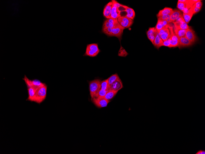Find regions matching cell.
I'll return each mask as SVG.
<instances>
[{
  "mask_svg": "<svg viewBox=\"0 0 205 154\" xmlns=\"http://www.w3.org/2000/svg\"><path fill=\"white\" fill-rule=\"evenodd\" d=\"M112 5L116 7L117 8L120 9V8L123 6V5L120 4L118 2L115 0H113L112 1Z\"/></svg>",
  "mask_w": 205,
  "mask_h": 154,
  "instance_id": "cell-32",
  "label": "cell"
},
{
  "mask_svg": "<svg viewBox=\"0 0 205 154\" xmlns=\"http://www.w3.org/2000/svg\"><path fill=\"white\" fill-rule=\"evenodd\" d=\"M185 37L193 44L196 40V37L195 32L191 27L187 30Z\"/></svg>",
  "mask_w": 205,
  "mask_h": 154,
  "instance_id": "cell-13",
  "label": "cell"
},
{
  "mask_svg": "<svg viewBox=\"0 0 205 154\" xmlns=\"http://www.w3.org/2000/svg\"><path fill=\"white\" fill-rule=\"evenodd\" d=\"M112 28L109 27L102 28V32L106 35L111 36Z\"/></svg>",
  "mask_w": 205,
  "mask_h": 154,
  "instance_id": "cell-30",
  "label": "cell"
},
{
  "mask_svg": "<svg viewBox=\"0 0 205 154\" xmlns=\"http://www.w3.org/2000/svg\"><path fill=\"white\" fill-rule=\"evenodd\" d=\"M118 92L114 91L108 90L104 98L108 100H110L114 98Z\"/></svg>",
  "mask_w": 205,
  "mask_h": 154,
  "instance_id": "cell-24",
  "label": "cell"
},
{
  "mask_svg": "<svg viewBox=\"0 0 205 154\" xmlns=\"http://www.w3.org/2000/svg\"><path fill=\"white\" fill-rule=\"evenodd\" d=\"M101 82L99 80L97 79L89 82V90L91 99L95 98L96 94L101 89Z\"/></svg>",
  "mask_w": 205,
  "mask_h": 154,
  "instance_id": "cell-2",
  "label": "cell"
},
{
  "mask_svg": "<svg viewBox=\"0 0 205 154\" xmlns=\"http://www.w3.org/2000/svg\"><path fill=\"white\" fill-rule=\"evenodd\" d=\"M124 7L125 9L124 11H126L127 13V15L125 16L133 20L135 18L136 15L135 11L132 8L126 6L124 5Z\"/></svg>",
  "mask_w": 205,
  "mask_h": 154,
  "instance_id": "cell-19",
  "label": "cell"
},
{
  "mask_svg": "<svg viewBox=\"0 0 205 154\" xmlns=\"http://www.w3.org/2000/svg\"><path fill=\"white\" fill-rule=\"evenodd\" d=\"M101 89L106 91H108L109 88V85L108 79L104 80L101 82Z\"/></svg>",
  "mask_w": 205,
  "mask_h": 154,
  "instance_id": "cell-28",
  "label": "cell"
},
{
  "mask_svg": "<svg viewBox=\"0 0 205 154\" xmlns=\"http://www.w3.org/2000/svg\"><path fill=\"white\" fill-rule=\"evenodd\" d=\"M23 79L25 82L27 87H31L38 89L40 87L43 86L45 84V83L41 82L37 79L32 80H30L25 75Z\"/></svg>",
  "mask_w": 205,
  "mask_h": 154,
  "instance_id": "cell-5",
  "label": "cell"
},
{
  "mask_svg": "<svg viewBox=\"0 0 205 154\" xmlns=\"http://www.w3.org/2000/svg\"><path fill=\"white\" fill-rule=\"evenodd\" d=\"M173 10L172 8L166 7L164 9L162 10L159 12L157 14V17H159L162 15H170L172 13Z\"/></svg>",
  "mask_w": 205,
  "mask_h": 154,
  "instance_id": "cell-21",
  "label": "cell"
},
{
  "mask_svg": "<svg viewBox=\"0 0 205 154\" xmlns=\"http://www.w3.org/2000/svg\"><path fill=\"white\" fill-rule=\"evenodd\" d=\"M192 9L194 15L198 13V12H199L200 10L201 9L200 8H199L197 7H196L192 6Z\"/></svg>",
  "mask_w": 205,
  "mask_h": 154,
  "instance_id": "cell-35",
  "label": "cell"
},
{
  "mask_svg": "<svg viewBox=\"0 0 205 154\" xmlns=\"http://www.w3.org/2000/svg\"><path fill=\"white\" fill-rule=\"evenodd\" d=\"M121 11L119 8H117L114 6H112L111 18L112 19H117L120 16H121Z\"/></svg>",
  "mask_w": 205,
  "mask_h": 154,
  "instance_id": "cell-18",
  "label": "cell"
},
{
  "mask_svg": "<svg viewBox=\"0 0 205 154\" xmlns=\"http://www.w3.org/2000/svg\"><path fill=\"white\" fill-rule=\"evenodd\" d=\"M184 19L185 22L188 24L189 23L191 20L194 14L192 13L191 7L188 11L186 14H183Z\"/></svg>",
  "mask_w": 205,
  "mask_h": 154,
  "instance_id": "cell-22",
  "label": "cell"
},
{
  "mask_svg": "<svg viewBox=\"0 0 205 154\" xmlns=\"http://www.w3.org/2000/svg\"><path fill=\"white\" fill-rule=\"evenodd\" d=\"M117 22V23H118ZM111 24L106 19L104 22L102 28H106L110 27L112 28H114L116 24Z\"/></svg>",
  "mask_w": 205,
  "mask_h": 154,
  "instance_id": "cell-29",
  "label": "cell"
},
{
  "mask_svg": "<svg viewBox=\"0 0 205 154\" xmlns=\"http://www.w3.org/2000/svg\"><path fill=\"white\" fill-rule=\"evenodd\" d=\"M91 100L97 107L101 108L106 107L110 102L104 98H94L91 99Z\"/></svg>",
  "mask_w": 205,
  "mask_h": 154,
  "instance_id": "cell-9",
  "label": "cell"
},
{
  "mask_svg": "<svg viewBox=\"0 0 205 154\" xmlns=\"http://www.w3.org/2000/svg\"><path fill=\"white\" fill-rule=\"evenodd\" d=\"M98 44H92L87 45L84 56L91 57L97 56L100 52Z\"/></svg>",
  "mask_w": 205,
  "mask_h": 154,
  "instance_id": "cell-3",
  "label": "cell"
},
{
  "mask_svg": "<svg viewBox=\"0 0 205 154\" xmlns=\"http://www.w3.org/2000/svg\"><path fill=\"white\" fill-rule=\"evenodd\" d=\"M107 20L111 24H115L117 22H118V19H114L112 18L107 19Z\"/></svg>",
  "mask_w": 205,
  "mask_h": 154,
  "instance_id": "cell-34",
  "label": "cell"
},
{
  "mask_svg": "<svg viewBox=\"0 0 205 154\" xmlns=\"http://www.w3.org/2000/svg\"><path fill=\"white\" fill-rule=\"evenodd\" d=\"M158 33L156 27H150L146 32L148 39L154 44V41Z\"/></svg>",
  "mask_w": 205,
  "mask_h": 154,
  "instance_id": "cell-12",
  "label": "cell"
},
{
  "mask_svg": "<svg viewBox=\"0 0 205 154\" xmlns=\"http://www.w3.org/2000/svg\"><path fill=\"white\" fill-rule=\"evenodd\" d=\"M159 35L164 42L168 40L170 38V32L168 27L163 28L158 32Z\"/></svg>",
  "mask_w": 205,
  "mask_h": 154,
  "instance_id": "cell-11",
  "label": "cell"
},
{
  "mask_svg": "<svg viewBox=\"0 0 205 154\" xmlns=\"http://www.w3.org/2000/svg\"><path fill=\"white\" fill-rule=\"evenodd\" d=\"M173 23L174 24V27L178 29L187 30L190 27L185 22L183 16Z\"/></svg>",
  "mask_w": 205,
  "mask_h": 154,
  "instance_id": "cell-7",
  "label": "cell"
},
{
  "mask_svg": "<svg viewBox=\"0 0 205 154\" xmlns=\"http://www.w3.org/2000/svg\"><path fill=\"white\" fill-rule=\"evenodd\" d=\"M128 55L127 52L123 47H121V48L118 53V56L121 57H126Z\"/></svg>",
  "mask_w": 205,
  "mask_h": 154,
  "instance_id": "cell-31",
  "label": "cell"
},
{
  "mask_svg": "<svg viewBox=\"0 0 205 154\" xmlns=\"http://www.w3.org/2000/svg\"><path fill=\"white\" fill-rule=\"evenodd\" d=\"M193 44L185 37L179 39L178 47L179 48L189 47Z\"/></svg>",
  "mask_w": 205,
  "mask_h": 154,
  "instance_id": "cell-14",
  "label": "cell"
},
{
  "mask_svg": "<svg viewBox=\"0 0 205 154\" xmlns=\"http://www.w3.org/2000/svg\"><path fill=\"white\" fill-rule=\"evenodd\" d=\"M108 91L100 89L97 93L96 94L95 98H104Z\"/></svg>",
  "mask_w": 205,
  "mask_h": 154,
  "instance_id": "cell-27",
  "label": "cell"
},
{
  "mask_svg": "<svg viewBox=\"0 0 205 154\" xmlns=\"http://www.w3.org/2000/svg\"><path fill=\"white\" fill-rule=\"evenodd\" d=\"M171 23H170L169 26V29L170 32V36L168 40L170 44L171 48H174L178 47L179 38L175 34L174 30V26L171 25Z\"/></svg>",
  "mask_w": 205,
  "mask_h": 154,
  "instance_id": "cell-4",
  "label": "cell"
},
{
  "mask_svg": "<svg viewBox=\"0 0 205 154\" xmlns=\"http://www.w3.org/2000/svg\"><path fill=\"white\" fill-rule=\"evenodd\" d=\"M170 19L171 22H174L177 19L183 16L182 12L177 9L173 10L172 13L170 15Z\"/></svg>",
  "mask_w": 205,
  "mask_h": 154,
  "instance_id": "cell-17",
  "label": "cell"
},
{
  "mask_svg": "<svg viewBox=\"0 0 205 154\" xmlns=\"http://www.w3.org/2000/svg\"><path fill=\"white\" fill-rule=\"evenodd\" d=\"M125 28L121 26L118 22L114 28H112L111 36H114L120 39L122 35Z\"/></svg>",
  "mask_w": 205,
  "mask_h": 154,
  "instance_id": "cell-8",
  "label": "cell"
},
{
  "mask_svg": "<svg viewBox=\"0 0 205 154\" xmlns=\"http://www.w3.org/2000/svg\"><path fill=\"white\" fill-rule=\"evenodd\" d=\"M162 46H165L171 48L170 44L168 40L164 42Z\"/></svg>",
  "mask_w": 205,
  "mask_h": 154,
  "instance_id": "cell-36",
  "label": "cell"
},
{
  "mask_svg": "<svg viewBox=\"0 0 205 154\" xmlns=\"http://www.w3.org/2000/svg\"><path fill=\"white\" fill-rule=\"evenodd\" d=\"M195 154H205V151L202 150H200Z\"/></svg>",
  "mask_w": 205,
  "mask_h": 154,
  "instance_id": "cell-37",
  "label": "cell"
},
{
  "mask_svg": "<svg viewBox=\"0 0 205 154\" xmlns=\"http://www.w3.org/2000/svg\"><path fill=\"white\" fill-rule=\"evenodd\" d=\"M163 43H164V41L162 39L158 32L155 39H154L153 45L156 48L159 49L162 46Z\"/></svg>",
  "mask_w": 205,
  "mask_h": 154,
  "instance_id": "cell-20",
  "label": "cell"
},
{
  "mask_svg": "<svg viewBox=\"0 0 205 154\" xmlns=\"http://www.w3.org/2000/svg\"><path fill=\"white\" fill-rule=\"evenodd\" d=\"M28 96L27 101L33 102L35 95L37 89L31 87H27Z\"/></svg>",
  "mask_w": 205,
  "mask_h": 154,
  "instance_id": "cell-15",
  "label": "cell"
},
{
  "mask_svg": "<svg viewBox=\"0 0 205 154\" xmlns=\"http://www.w3.org/2000/svg\"><path fill=\"white\" fill-rule=\"evenodd\" d=\"M123 85L122 81L120 79L113 83L109 86L108 90H111L118 92L123 88Z\"/></svg>",
  "mask_w": 205,
  "mask_h": 154,
  "instance_id": "cell-10",
  "label": "cell"
},
{
  "mask_svg": "<svg viewBox=\"0 0 205 154\" xmlns=\"http://www.w3.org/2000/svg\"><path fill=\"white\" fill-rule=\"evenodd\" d=\"M201 1H200L197 2H196L194 4L193 6L197 7L200 9H201V8L202 7L203 4L202 3Z\"/></svg>",
  "mask_w": 205,
  "mask_h": 154,
  "instance_id": "cell-33",
  "label": "cell"
},
{
  "mask_svg": "<svg viewBox=\"0 0 205 154\" xmlns=\"http://www.w3.org/2000/svg\"><path fill=\"white\" fill-rule=\"evenodd\" d=\"M158 19L163 21H166L169 23L171 22L170 19V15H165L158 17Z\"/></svg>",
  "mask_w": 205,
  "mask_h": 154,
  "instance_id": "cell-26",
  "label": "cell"
},
{
  "mask_svg": "<svg viewBox=\"0 0 205 154\" xmlns=\"http://www.w3.org/2000/svg\"><path fill=\"white\" fill-rule=\"evenodd\" d=\"M174 30L175 33L179 39L182 37H185L187 30L178 29L175 28L174 26Z\"/></svg>",
  "mask_w": 205,
  "mask_h": 154,
  "instance_id": "cell-23",
  "label": "cell"
},
{
  "mask_svg": "<svg viewBox=\"0 0 205 154\" xmlns=\"http://www.w3.org/2000/svg\"><path fill=\"white\" fill-rule=\"evenodd\" d=\"M112 3V1L108 3L104 8L103 15L107 19L111 18V15Z\"/></svg>",
  "mask_w": 205,
  "mask_h": 154,
  "instance_id": "cell-16",
  "label": "cell"
},
{
  "mask_svg": "<svg viewBox=\"0 0 205 154\" xmlns=\"http://www.w3.org/2000/svg\"><path fill=\"white\" fill-rule=\"evenodd\" d=\"M47 86L45 84L40 87L36 91L33 102L40 104L43 102L46 98Z\"/></svg>",
  "mask_w": 205,
  "mask_h": 154,
  "instance_id": "cell-1",
  "label": "cell"
},
{
  "mask_svg": "<svg viewBox=\"0 0 205 154\" xmlns=\"http://www.w3.org/2000/svg\"><path fill=\"white\" fill-rule=\"evenodd\" d=\"M120 78L118 74H113L108 79L109 85H110L115 81L118 80Z\"/></svg>",
  "mask_w": 205,
  "mask_h": 154,
  "instance_id": "cell-25",
  "label": "cell"
},
{
  "mask_svg": "<svg viewBox=\"0 0 205 154\" xmlns=\"http://www.w3.org/2000/svg\"><path fill=\"white\" fill-rule=\"evenodd\" d=\"M118 21L121 26L125 28L130 27L133 23V21L126 16H121L118 19Z\"/></svg>",
  "mask_w": 205,
  "mask_h": 154,
  "instance_id": "cell-6",
  "label": "cell"
}]
</instances>
